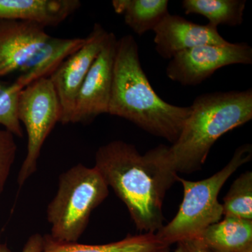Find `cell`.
Wrapping results in <instances>:
<instances>
[{"instance_id": "cell-1", "label": "cell", "mask_w": 252, "mask_h": 252, "mask_svg": "<svg viewBox=\"0 0 252 252\" xmlns=\"http://www.w3.org/2000/svg\"><path fill=\"white\" fill-rule=\"evenodd\" d=\"M94 162L139 231L156 233L163 226L164 199L178 175L164 165L156 147L141 154L133 144L112 141L97 149Z\"/></svg>"}, {"instance_id": "cell-2", "label": "cell", "mask_w": 252, "mask_h": 252, "mask_svg": "<svg viewBox=\"0 0 252 252\" xmlns=\"http://www.w3.org/2000/svg\"><path fill=\"white\" fill-rule=\"evenodd\" d=\"M190 112V107L174 105L158 95L142 69L133 36L118 39L109 115L126 119L173 144Z\"/></svg>"}, {"instance_id": "cell-3", "label": "cell", "mask_w": 252, "mask_h": 252, "mask_svg": "<svg viewBox=\"0 0 252 252\" xmlns=\"http://www.w3.org/2000/svg\"><path fill=\"white\" fill-rule=\"evenodd\" d=\"M190 116L170 147H157L160 160L173 173L198 171L222 135L252 119V89L207 93L190 106Z\"/></svg>"}, {"instance_id": "cell-4", "label": "cell", "mask_w": 252, "mask_h": 252, "mask_svg": "<svg viewBox=\"0 0 252 252\" xmlns=\"http://www.w3.org/2000/svg\"><path fill=\"white\" fill-rule=\"evenodd\" d=\"M252 158L251 144L236 149L230 161L215 175L203 180L189 181L177 177L184 197L179 211L156 235L169 246L189 239L199 238L210 225L221 220L223 206L218 200L222 187L230 176Z\"/></svg>"}, {"instance_id": "cell-5", "label": "cell", "mask_w": 252, "mask_h": 252, "mask_svg": "<svg viewBox=\"0 0 252 252\" xmlns=\"http://www.w3.org/2000/svg\"><path fill=\"white\" fill-rule=\"evenodd\" d=\"M108 185L95 167L79 163L59 177V187L46 210L51 238L77 243L94 209L109 195Z\"/></svg>"}, {"instance_id": "cell-6", "label": "cell", "mask_w": 252, "mask_h": 252, "mask_svg": "<svg viewBox=\"0 0 252 252\" xmlns=\"http://www.w3.org/2000/svg\"><path fill=\"white\" fill-rule=\"evenodd\" d=\"M18 117L28 135L27 154L18 175V185L22 187L36 172L43 145L61 121V105L49 78L34 81L21 91Z\"/></svg>"}, {"instance_id": "cell-7", "label": "cell", "mask_w": 252, "mask_h": 252, "mask_svg": "<svg viewBox=\"0 0 252 252\" xmlns=\"http://www.w3.org/2000/svg\"><path fill=\"white\" fill-rule=\"evenodd\" d=\"M252 48L248 43L205 44L175 55L167 64L166 75L181 85L201 84L220 68L232 64H252Z\"/></svg>"}, {"instance_id": "cell-8", "label": "cell", "mask_w": 252, "mask_h": 252, "mask_svg": "<svg viewBox=\"0 0 252 252\" xmlns=\"http://www.w3.org/2000/svg\"><path fill=\"white\" fill-rule=\"evenodd\" d=\"M109 32L96 23L80 49L64 60L49 77L61 108L60 123L71 124L78 94L93 63L102 49Z\"/></svg>"}, {"instance_id": "cell-9", "label": "cell", "mask_w": 252, "mask_h": 252, "mask_svg": "<svg viewBox=\"0 0 252 252\" xmlns=\"http://www.w3.org/2000/svg\"><path fill=\"white\" fill-rule=\"evenodd\" d=\"M117 41L115 34L109 32L81 86L71 124H89L101 114H108Z\"/></svg>"}, {"instance_id": "cell-10", "label": "cell", "mask_w": 252, "mask_h": 252, "mask_svg": "<svg viewBox=\"0 0 252 252\" xmlns=\"http://www.w3.org/2000/svg\"><path fill=\"white\" fill-rule=\"evenodd\" d=\"M50 36L36 23L0 19V77L19 73Z\"/></svg>"}, {"instance_id": "cell-11", "label": "cell", "mask_w": 252, "mask_h": 252, "mask_svg": "<svg viewBox=\"0 0 252 252\" xmlns=\"http://www.w3.org/2000/svg\"><path fill=\"white\" fill-rule=\"evenodd\" d=\"M156 51L162 59L170 60L182 51L205 44L222 45L228 42L220 35L217 27L200 25L169 14L155 28Z\"/></svg>"}, {"instance_id": "cell-12", "label": "cell", "mask_w": 252, "mask_h": 252, "mask_svg": "<svg viewBox=\"0 0 252 252\" xmlns=\"http://www.w3.org/2000/svg\"><path fill=\"white\" fill-rule=\"evenodd\" d=\"M79 0H0V19L56 27L80 8Z\"/></svg>"}, {"instance_id": "cell-13", "label": "cell", "mask_w": 252, "mask_h": 252, "mask_svg": "<svg viewBox=\"0 0 252 252\" xmlns=\"http://www.w3.org/2000/svg\"><path fill=\"white\" fill-rule=\"evenodd\" d=\"M85 38H57L50 36L41 49L22 68L12 83L15 90L22 91L34 81L49 78L61 63L85 44Z\"/></svg>"}, {"instance_id": "cell-14", "label": "cell", "mask_w": 252, "mask_h": 252, "mask_svg": "<svg viewBox=\"0 0 252 252\" xmlns=\"http://www.w3.org/2000/svg\"><path fill=\"white\" fill-rule=\"evenodd\" d=\"M44 237L42 252H170V246L161 241L156 233L128 235L122 240L101 245L60 243L49 234Z\"/></svg>"}, {"instance_id": "cell-15", "label": "cell", "mask_w": 252, "mask_h": 252, "mask_svg": "<svg viewBox=\"0 0 252 252\" xmlns=\"http://www.w3.org/2000/svg\"><path fill=\"white\" fill-rule=\"evenodd\" d=\"M199 238L214 252H240L252 245V220L224 217Z\"/></svg>"}, {"instance_id": "cell-16", "label": "cell", "mask_w": 252, "mask_h": 252, "mask_svg": "<svg viewBox=\"0 0 252 252\" xmlns=\"http://www.w3.org/2000/svg\"><path fill=\"white\" fill-rule=\"evenodd\" d=\"M112 4L126 24L140 36L154 31L170 14L167 0H113Z\"/></svg>"}, {"instance_id": "cell-17", "label": "cell", "mask_w": 252, "mask_h": 252, "mask_svg": "<svg viewBox=\"0 0 252 252\" xmlns=\"http://www.w3.org/2000/svg\"><path fill=\"white\" fill-rule=\"evenodd\" d=\"M245 0H183L187 14H197L208 19L209 24L236 27L243 24Z\"/></svg>"}, {"instance_id": "cell-18", "label": "cell", "mask_w": 252, "mask_h": 252, "mask_svg": "<svg viewBox=\"0 0 252 252\" xmlns=\"http://www.w3.org/2000/svg\"><path fill=\"white\" fill-rule=\"evenodd\" d=\"M223 215L252 220V172L239 176L223 198Z\"/></svg>"}, {"instance_id": "cell-19", "label": "cell", "mask_w": 252, "mask_h": 252, "mask_svg": "<svg viewBox=\"0 0 252 252\" xmlns=\"http://www.w3.org/2000/svg\"><path fill=\"white\" fill-rule=\"evenodd\" d=\"M20 92L15 90L12 84H5L0 81V126L14 136L21 138L23 131L18 117Z\"/></svg>"}, {"instance_id": "cell-20", "label": "cell", "mask_w": 252, "mask_h": 252, "mask_svg": "<svg viewBox=\"0 0 252 252\" xmlns=\"http://www.w3.org/2000/svg\"><path fill=\"white\" fill-rule=\"evenodd\" d=\"M17 152L15 136L9 131L0 129V195L11 173Z\"/></svg>"}, {"instance_id": "cell-21", "label": "cell", "mask_w": 252, "mask_h": 252, "mask_svg": "<svg viewBox=\"0 0 252 252\" xmlns=\"http://www.w3.org/2000/svg\"><path fill=\"white\" fill-rule=\"evenodd\" d=\"M44 237L39 233L32 235L25 244L22 252H42ZM0 252H11L6 244H0Z\"/></svg>"}, {"instance_id": "cell-22", "label": "cell", "mask_w": 252, "mask_h": 252, "mask_svg": "<svg viewBox=\"0 0 252 252\" xmlns=\"http://www.w3.org/2000/svg\"><path fill=\"white\" fill-rule=\"evenodd\" d=\"M175 252H214L200 238L189 239L177 243Z\"/></svg>"}, {"instance_id": "cell-23", "label": "cell", "mask_w": 252, "mask_h": 252, "mask_svg": "<svg viewBox=\"0 0 252 252\" xmlns=\"http://www.w3.org/2000/svg\"><path fill=\"white\" fill-rule=\"evenodd\" d=\"M240 252H252V245H250V246L248 247V248H245V250H242Z\"/></svg>"}]
</instances>
